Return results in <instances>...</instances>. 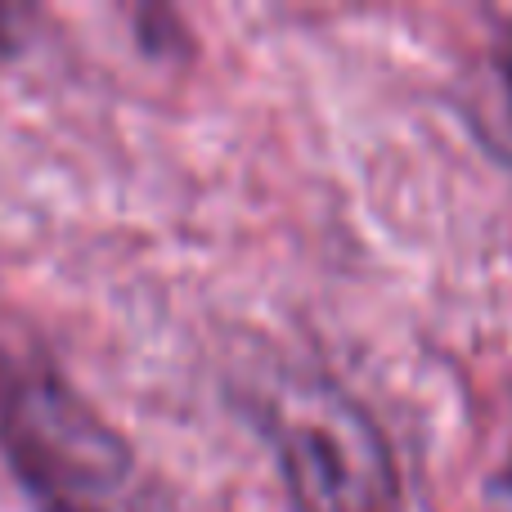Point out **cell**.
<instances>
[{
	"mask_svg": "<svg viewBox=\"0 0 512 512\" xmlns=\"http://www.w3.org/2000/svg\"><path fill=\"white\" fill-rule=\"evenodd\" d=\"M9 18H23V14H18V9H0V50H9V45H14V36L5 32Z\"/></svg>",
	"mask_w": 512,
	"mask_h": 512,
	"instance_id": "cell-4",
	"label": "cell"
},
{
	"mask_svg": "<svg viewBox=\"0 0 512 512\" xmlns=\"http://www.w3.org/2000/svg\"><path fill=\"white\" fill-rule=\"evenodd\" d=\"M0 463L36 512H122L126 436L41 360L0 351Z\"/></svg>",
	"mask_w": 512,
	"mask_h": 512,
	"instance_id": "cell-1",
	"label": "cell"
},
{
	"mask_svg": "<svg viewBox=\"0 0 512 512\" xmlns=\"http://www.w3.org/2000/svg\"><path fill=\"white\" fill-rule=\"evenodd\" d=\"M265 427L292 512H400L405 504L387 432L342 382L297 378L274 396Z\"/></svg>",
	"mask_w": 512,
	"mask_h": 512,
	"instance_id": "cell-2",
	"label": "cell"
},
{
	"mask_svg": "<svg viewBox=\"0 0 512 512\" xmlns=\"http://www.w3.org/2000/svg\"><path fill=\"white\" fill-rule=\"evenodd\" d=\"M454 108L495 162L512 167V50L481 54L454 86Z\"/></svg>",
	"mask_w": 512,
	"mask_h": 512,
	"instance_id": "cell-3",
	"label": "cell"
}]
</instances>
